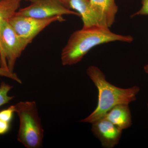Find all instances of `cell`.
Here are the masks:
<instances>
[{
  "instance_id": "cell-15",
  "label": "cell",
  "mask_w": 148,
  "mask_h": 148,
  "mask_svg": "<svg viewBox=\"0 0 148 148\" xmlns=\"http://www.w3.org/2000/svg\"><path fill=\"white\" fill-rule=\"evenodd\" d=\"M142 7L140 10L131 15V17L136 15H148V0H142Z\"/></svg>"
},
{
  "instance_id": "cell-12",
  "label": "cell",
  "mask_w": 148,
  "mask_h": 148,
  "mask_svg": "<svg viewBox=\"0 0 148 148\" xmlns=\"http://www.w3.org/2000/svg\"><path fill=\"white\" fill-rule=\"evenodd\" d=\"M13 87L4 82L0 84V107L8 104L14 98V96H10L9 92Z\"/></svg>"
},
{
  "instance_id": "cell-4",
  "label": "cell",
  "mask_w": 148,
  "mask_h": 148,
  "mask_svg": "<svg viewBox=\"0 0 148 148\" xmlns=\"http://www.w3.org/2000/svg\"><path fill=\"white\" fill-rule=\"evenodd\" d=\"M4 20L1 28V43L3 51L1 67L14 72L17 59L30 43L19 36Z\"/></svg>"
},
{
  "instance_id": "cell-11",
  "label": "cell",
  "mask_w": 148,
  "mask_h": 148,
  "mask_svg": "<svg viewBox=\"0 0 148 148\" xmlns=\"http://www.w3.org/2000/svg\"><path fill=\"white\" fill-rule=\"evenodd\" d=\"M21 0H0V52L2 62L3 51L1 43V28L4 20H8L20 7ZM2 65V64H1Z\"/></svg>"
},
{
  "instance_id": "cell-2",
  "label": "cell",
  "mask_w": 148,
  "mask_h": 148,
  "mask_svg": "<svg viewBox=\"0 0 148 148\" xmlns=\"http://www.w3.org/2000/svg\"><path fill=\"white\" fill-rule=\"evenodd\" d=\"M86 74L98 89V102L96 108L87 117L79 122L91 123L103 117L114 106L121 104H129L136 100L140 88L134 86L128 88L117 87L109 82L106 76L98 67L90 66Z\"/></svg>"
},
{
  "instance_id": "cell-18",
  "label": "cell",
  "mask_w": 148,
  "mask_h": 148,
  "mask_svg": "<svg viewBox=\"0 0 148 148\" xmlns=\"http://www.w3.org/2000/svg\"><path fill=\"white\" fill-rule=\"evenodd\" d=\"M144 70H145V71L148 75V64L144 67Z\"/></svg>"
},
{
  "instance_id": "cell-17",
  "label": "cell",
  "mask_w": 148,
  "mask_h": 148,
  "mask_svg": "<svg viewBox=\"0 0 148 148\" xmlns=\"http://www.w3.org/2000/svg\"><path fill=\"white\" fill-rule=\"evenodd\" d=\"M61 1H63V2L64 3V4L66 6V7L69 8V7H68V2H69V0H61Z\"/></svg>"
},
{
  "instance_id": "cell-1",
  "label": "cell",
  "mask_w": 148,
  "mask_h": 148,
  "mask_svg": "<svg viewBox=\"0 0 148 148\" xmlns=\"http://www.w3.org/2000/svg\"><path fill=\"white\" fill-rule=\"evenodd\" d=\"M133 40L131 36L115 34L110 28H82L73 32L69 38L61 51V62L65 66L75 65L96 46L114 41L131 42Z\"/></svg>"
},
{
  "instance_id": "cell-10",
  "label": "cell",
  "mask_w": 148,
  "mask_h": 148,
  "mask_svg": "<svg viewBox=\"0 0 148 148\" xmlns=\"http://www.w3.org/2000/svg\"><path fill=\"white\" fill-rule=\"evenodd\" d=\"M92 7L103 17L106 25L110 28L115 20L118 7L115 0H89Z\"/></svg>"
},
{
  "instance_id": "cell-9",
  "label": "cell",
  "mask_w": 148,
  "mask_h": 148,
  "mask_svg": "<svg viewBox=\"0 0 148 148\" xmlns=\"http://www.w3.org/2000/svg\"><path fill=\"white\" fill-rule=\"evenodd\" d=\"M103 117L122 130L129 128L132 124L129 104H119L114 106Z\"/></svg>"
},
{
  "instance_id": "cell-8",
  "label": "cell",
  "mask_w": 148,
  "mask_h": 148,
  "mask_svg": "<svg viewBox=\"0 0 148 148\" xmlns=\"http://www.w3.org/2000/svg\"><path fill=\"white\" fill-rule=\"evenodd\" d=\"M68 7L76 11L82 19L83 28H108L103 17L92 7L89 0H69Z\"/></svg>"
},
{
  "instance_id": "cell-19",
  "label": "cell",
  "mask_w": 148,
  "mask_h": 148,
  "mask_svg": "<svg viewBox=\"0 0 148 148\" xmlns=\"http://www.w3.org/2000/svg\"><path fill=\"white\" fill-rule=\"evenodd\" d=\"M2 64V60H1V52H0V66L1 67Z\"/></svg>"
},
{
  "instance_id": "cell-5",
  "label": "cell",
  "mask_w": 148,
  "mask_h": 148,
  "mask_svg": "<svg viewBox=\"0 0 148 148\" xmlns=\"http://www.w3.org/2000/svg\"><path fill=\"white\" fill-rule=\"evenodd\" d=\"M14 14L38 18H47L64 15L80 16L77 12L67 8L61 0H36L27 7L18 10Z\"/></svg>"
},
{
  "instance_id": "cell-6",
  "label": "cell",
  "mask_w": 148,
  "mask_h": 148,
  "mask_svg": "<svg viewBox=\"0 0 148 148\" xmlns=\"http://www.w3.org/2000/svg\"><path fill=\"white\" fill-rule=\"evenodd\" d=\"M8 21L19 36L31 43L37 35L51 23L56 21L62 22L65 21V19L63 16L38 18L14 14Z\"/></svg>"
},
{
  "instance_id": "cell-7",
  "label": "cell",
  "mask_w": 148,
  "mask_h": 148,
  "mask_svg": "<svg viewBox=\"0 0 148 148\" xmlns=\"http://www.w3.org/2000/svg\"><path fill=\"white\" fill-rule=\"evenodd\" d=\"M91 130L103 147L112 148L118 144L123 130L104 117L91 123Z\"/></svg>"
},
{
  "instance_id": "cell-14",
  "label": "cell",
  "mask_w": 148,
  "mask_h": 148,
  "mask_svg": "<svg viewBox=\"0 0 148 148\" xmlns=\"http://www.w3.org/2000/svg\"><path fill=\"white\" fill-rule=\"evenodd\" d=\"M0 76L4 77L13 80L18 83H22V81L15 73L10 71L8 69H4L0 66Z\"/></svg>"
},
{
  "instance_id": "cell-21",
  "label": "cell",
  "mask_w": 148,
  "mask_h": 148,
  "mask_svg": "<svg viewBox=\"0 0 148 148\" xmlns=\"http://www.w3.org/2000/svg\"><path fill=\"white\" fill-rule=\"evenodd\" d=\"M147 108H148V104H147Z\"/></svg>"
},
{
  "instance_id": "cell-3",
  "label": "cell",
  "mask_w": 148,
  "mask_h": 148,
  "mask_svg": "<svg viewBox=\"0 0 148 148\" xmlns=\"http://www.w3.org/2000/svg\"><path fill=\"white\" fill-rule=\"evenodd\" d=\"M19 120L17 140L27 148H40L44 130L35 101H21L14 105Z\"/></svg>"
},
{
  "instance_id": "cell-20",
  "label": "cell",
  "mask_w": 148,
  "mask_h": 148,
  "mask_svg": "<svg viewBox=\"0 0 148 148\" xmlns=\"http://www.w3.org/2000/svg\"><path fill=\"white\" fill-rule=\"evenodd\" d=\"M27 1H31V2L34 1H36V0H27Z\"/></svg>"
},
{
  "instance_id": "cell-16",
  "label": "cell",
  "mask_w": 148,
  "mask_h": 148,
  "mask_svg": "<svg viewBox=\"0 0 148 148\" xmlns=\"http://www.w3.org/2000/svg\"><path fill=\"white\" fill-rule=\"evenodd\" d=\"M11 127V123L0 120V135H5L8 133Z\"/></svg>"
},
{
  "instance_id": "cell-13",
  "label": "cell",
  "mask_w": 148,
  "mask_h": 148,
  "mask_svg": "<svg viewBox=\"0 0 148 148\" xmlns=\"http://www.w3.org/2000/svg\"><path fill=\"white\" fill-rule=\"evenodd\" d=\"M15 113L14 105L11 106L8 108L0 111V120L8 122H11Z\"/></svg>"
}]
</instances>
